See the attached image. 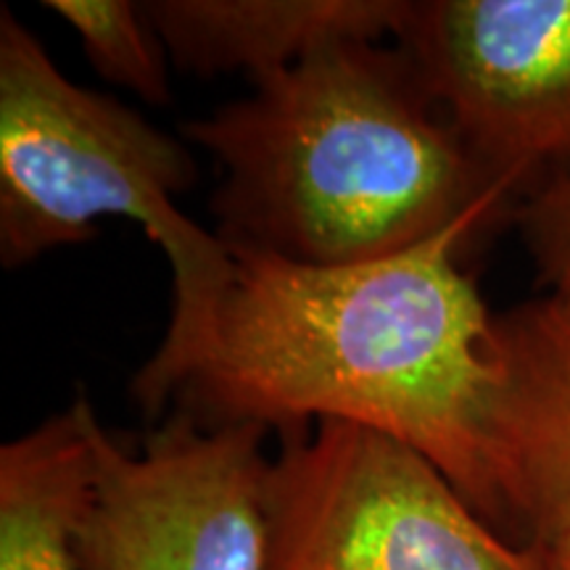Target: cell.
Segmentation results:
<instances>
[{
    "instance_id": "6da1fadb",
    "label": "cell",
    "mask_w": 570,
    "mask_h": 570,
    "mask_svg": "<svg viewBox=\"0 0 570 570\" xmlns=\"http://www.w3.org/2000/svg\"><path fill=\"white\" fill-rule=\"evenodd\" d=\"M504 202L489 198L423 244L360 265H298L227 244L235 283L177 410L283 436L317 420L373 428L417 449L504 537L489 446L494 315L460 265Z\"/></svg>"
},
{
    "instance_id": "7a4b0ae2",
    "label": "cell",
    "mask_w": 570,
    "mask_h": 570,
    "mask_svg": "<svg viewBox=\"0 0 570 570\" xmlns=\"http://www.w3.org/2000/svg\"><path fill=\"white\" fill-rule=\"evenodd\" d=\"M223 167L225 244L344 267L433 238L512 194L475 161L402 46L338 42L183 125Z\"/></svg>"
},
{
    "instance_id": "3957f363",
    "label": "cell",
    "mask_w": 570,
    "mask_h": 570,
    "mask_svg": "<svg viewBox=\"0 0 570 570\" xmlns=\"http://www.w3.org/2000/svg\"><path fill=\"white\" fill-rule=\"evenodd\" d=\"M196 180L183 140L125 104L75 85L42 42L0 9V262L21 267L127 217L173 269V317L132 381L146 417L161 415L209 360L235 283L230 246L196 225L175 196Z\"/></svg>"
},
{
    "instance_id": "277c9868",
    "label": "cell",
    "mask_w": 570,
    "mask_h": 570,
    "mask_svg": "<svg viewBox=\"0 0 570 570\" xmlns=\"http://www.w3.org/2000/svg\"><path fill=\"white\" fill-rule=\"evenodd\" d=\"M265 510L267 570H550L417 449L344 420L285 433Z\"/></svg>"
},
{
    "instance_id": "5b68a950",
    "label": "cell",
    "mask_w": 570,
    "mask_h": 570,
    "mask_svg": "<svg viewBox=\"0 0 570 570\" xmlns=\"http://www.w3.org/2000/svg\"><path fill=\"white\" fill-rule=\"evenodd\" d=\"M259 423L202 425L177 410L132 454L88 407L96 475L75 537L80 570H267Z\"/></svg>"
},
{
    "instance_id": "8992f818",
    "label": "cell",
    "mask_w": 570,
    "mask_h": 570,
    "mask_svg": "<svg viewBox=\"0 0 570 570\" xmlns=\"http://www.w3.org/2000/svg\"><path fill=\"white\" fill-rule=\"evenodd\" d=\"M396 40L512 196L570 177V0H410Z\"/></svg>"
},
{
    "instance_id": "52a82bcc",
    "label": "cell",
    "mask_w": 570,
    "mask_h": 570,
    "mask_svg": "<svg viewBox=\"0 0 570 570\" xmlns=\"http://www.w3.org/2000/svg\"><path fill=\"white\" fill-rule=\"evenodd\" d=\"M489 446L504 537H570V288L494 317Z\"/></svg>"
},
{
    "instance_id": "ba28073f",
    "label": "cell",
    "mask_w": 570,
    "mask_h": 570,
    "mask_svg": "<svg viewBox=\"0 0 570 570\" xmlns=\"http://www.w3.org/2000/svg\"><path fill=\"white\" fill-rule=\"evenodd\" d=\"M142 11L175 67L259 82L327 46L396 38L410 0H148Z\"/></svg>"
},
{
    "instance_id": "9c48e42d",
    "label": "cell",
    "mask_w": 570,
    "mask_h": 570,
    "mask_svg": "<svg viewBox=\"0 0 570 570\" xmlns=\"http://www.w3.org/2000/svg\"><path fill=\"white\" fill-rule=\"evenodd\" d=\"M88 407L80 391L0 449V570H80L75 537L96 475Z\"/></svg>"
},
{
    "instance_id": "30bf717a",
    "label": "cell",
    "mask_w": 570,
    "mask_h": 570,
    "mask_svg": "<svg viewBox=\"0 0 570 570\" xmlns=\"http://www.w3.org/2000/svg\"><path fill=\"white\" fill-rule=\"evenodd\" d=\"M48 11L67 21L82 42L90 67L142 101H169V53L159 32L130 0H46Z\"/></svg>"
},
{
    "instance_id": "8fae6325",
    "label": "cell",
    "mask_w": 570,
    "mask_h": 570,
    "mask_svg": "<svg viewBox=\"0 0 570 570\" xmlns=\"http://www.w3.org/2000/svg\"><path fill=\"white\" fill-rule=\"evenodd\" d=\"M518 223L541 281L550 291L570 288V177L523 198Z\"/></svg>"
},
{
    "instance_id": "7c38bea8",
    "label": "cell",
    "mask_w": 570,
    "mask_h": 570,
    "mask_svg": "<svg viewBox=\"0 0 570 570\" xmlns=\"http://www.w3.org/2000/svg\"><path fill=\"white\" fill-rule=\"evenodd\" d=\"M539 550H544L550 570H570V537H562L552 541L550 547H539Z\"/></svg>"
}]
</instances>
